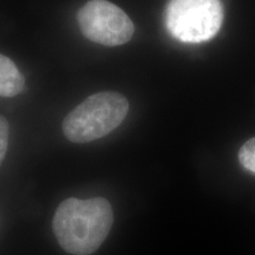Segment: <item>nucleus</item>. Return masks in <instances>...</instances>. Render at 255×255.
<instances>
[{"label": "nucleus", "mask_w": 255, "mask_h": 255, "mask_svg": "<svg viewBox=\"0 0 255 255\" xmlns=\"http://www.w3.org/2000/svg\"><path fill=\"white\" fill-rule=\"evenodd\" d=\"M114 223L113 207L103 197L63 201L52 227L60 247L73 255H90L102 246Z\"/></svg>", "instance_id": "nucleus-1"}, {"label": "nucleus", "mask_w": 255, "mask_h": 255, "mask_svg": "<svg viewBox=\"0 0 255 255\" xmlns=\"http://www.w3.org/2000/svg\"><path fill=\"white\" fill-rule=\"evenodd\" d=\"M129 113V102L123 95L103 91L90 96L63 121V132L73 143L102 138L123 122Z\"/></svg>", "instance_id": "nucleus-2"}, {"label": "nucleus", "mask_w": 255, "mask_h": 255, "mask_svg": "<svg viewBox=\"0 0 255 255\" xmlns=\"http://www.w3.org/2000/svg\"><path fill=\"white\" fill-rule=\"evenodd\" d=\"M223 20L220 0H170L165 8V25L176 39L201 43L218 33Z\"/></svg>", "instance_id": "nucleus-3"}, {"label": "nucleus", "mask_w": 255, "mask_h": 255, "mask_svg": "<svg viewBox=\"0 0 255 255\" xmlns=\"http://www.w3.org/2000/svg\"><path fill=\"white\" fill-rule=\"evenodd\" d=\"M82 33L104 46H120L131 39L135 26L122 8L107 0H90L77 13Z\"/></svg>", "instance_id": "nucleus-4"}, {"label": "nucleus", "mask_w": 255, "mask_h": 255, "mask_svg": "<svg viewBox=\"0 0 255 255\" xmlns=\"http://www.w3.org/2000/svg\"><path fill=\"white\" fill-rule=\"evenodd\" d=\"M24 88L25 79L15 64L0 53V97H14Z\"/></svg>", "instance_id": "nucleus-5"}, {"label": "nucleus", "mask_w": 255, "mask_h": 255, "mask_svg": "<svg viewBox=\"0 0 255 255\" xmlns=\"http://www.w3.org/2000/svg\"><path fill=\"white\" fill-rule=\"evenodd\" d=\"M239 161L247 170L255 174V138H252L241 146L239 151Z\"/></svg>", "instance_id": "nucleus-6"}, {"label": "nucleus", "mask_w": 255, "mask_h": 255, "mask_svg": "<svg viewBox=\"0 0 255 255\" xmlns=\"http://www.w3.org/2000/svg\"><path fill=\"white\" fill-rule=\"evenodd\" d=\"M8 136H9V127L7 120L0 115V165L4 161L6 152H7L8 145Z\"/></svg>", "instance_id": "nucleus-7"}]
</instances>
